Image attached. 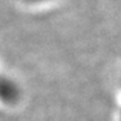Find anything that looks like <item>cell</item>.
I'll return each instance as SVG.
<instances>
[{
	"label": "cell",
	"instance_id": "cell-1",
	"mask_svg": "<svg viewBox=\"0 0 121 121\" xmlns=\"http://www.w3.org/2000/svg\"><path fill=\"white\" fill-rule=\"evenodd\" d=\"M116 90H117V106H119V121H121V71L117 77V85H116Z\"/></svg>",
	"mask_w": 121,
	"mask_h": 121
},
{
	"label": "cell",
	"instance_id": "cell-2",
	"mask_svg": "<svg viewBox=\"0 0 121 121\" xmlns=\"http://www.w3.org/2000/svg\"><path fill=\"white\" fill-rule=\"evenodd\" d=\"M30 3H35V4H43V3H48V1H52V0H27Z\"/></svg>",
	"mask_w": 121,
	"mask_h": 121
}]
</instances>
